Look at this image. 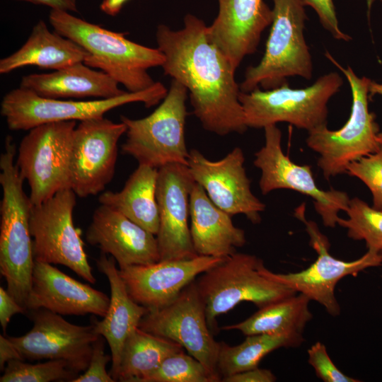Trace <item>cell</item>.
Wrapping results in <instances>:
<instances>
[{
  "mask_svg": "<svg viewBox=\"0 0 382 382\" xmlns=\"http://www.w3.org/2000/svg\"><path fill=\"white\" fill-rule=\"evenodd\" d=\"M325 56L345 76L352 97L351 113L343 127L330 130L324 125L308 132L307 146L319 154L318 166L329 180L347 173L350 163L377 151L381 145L375 115L369 109L371 79L358 76L349 66L343 67L329 52Z\"/></svg>",
  "mask_w": 382,
  "mask_h": 382,
  "instance_id": "5",
  "label": "cell"
},
{
  "mask_svg": "<svg viewBox=\"0 0 382 382\" xmlns=\"http://www.w3.org/2000/svg\"><path fill=\"white\" fill-rule=\"evenodd\" d=\"M311 300L297 293L260 308L246 320L221 328L237 330L245 335L275 334L302 335L313 315L309 310Z\"/></svg>",
  "mask_w": 382,
  "mask_h": 382,
  "instance_id": "28",
  "label": "cell"
},
{
  "mask_svg": "<svg viewBox=\"0 0 382 382\" xmlns=\"http://www.w3.org/2000/svg\"><path fill=\"white\" fill-rule=\"evenodd\" d=\"M346 173L366 185L372 195L373 207L382 210V146L377 151L350 163Z\"/></svg>",
  "mask_w": 382,
  "mask_h": 382,
  "instance_id": "34",
  "label": "cell"
},
{
  "mask_svg": "<svg viewBox=\"0 0 382 382\" xmlns=\"http://www.w3.org/2000/svg\"><path fill=\"white\" fill-rule=\"evenodd\" d=\"M33 326L19 337H8L24 360H64L75 371H84L93 345L100 337L94 324H72L45 308L31 311Z\"/></svg>",
  "mask_w": 382,
  "mask_h": 382,
  "instance_id": "16",
  "label": "cell"
},
{
  "mask_svg": "<svg viewBox=\"0 0 382 382\" xmlns=\"http://www.w3.org/2000/svg\"><path fill=\"white\" fill-rule=\"evenodd\" d=\"M195 183L190 195V233L198 255L226 258L246 243L245 232Z\"/></svg>",
  "mask_w": 382,
  "mask_h": 382,
  "instance_id": "24",
  "label": "cell"
},
{
  "mask_svg": "<svg viewBox=\"0 0 382 382\" xmlns=\"http://www.w3.org/2000/svg\"><path fill=\"white\" fill-rule=\"evenodd\" d=\"M167 93L165 86L158 81L138 92L128 91L111 98L76 101L44 98L19 86L4 96L1 114L11 130H30L50 122L102 117L110 110L130 103L141 102L149 108L158 104Z\"/></svg>",
  "mask_w": 382,
  "mask_h": 382,
  "instance_id": "9",
  "label": "cell"
},
{
  "mask_svg": "<svg viewBox=\"0 0 382 382\" xmlns=\"http://www.w3.org/2000/svg\"><path fill=\"white\" fill-rule=\"evenodd\" d=\"M129 0H103L100 5V9L107 15L115 16L117 15L124 5Z\"/></svg>",
  "mask_w": 382,
  "mask_h": 382,
  "instance_id": "42",
  "label": "cell"
},
{
  "mask_svg": "<svg viewBox=\"0 0 382 382\" xmlns=\"http://www.w3.org/2000/svg\"><path fill=\"white\" fill-rule=\"evenodd\" d=\"M382 3V0H379Z\"/></svg>",
  "mask_w": 382,
  "mask_h": 382,
  "instance_id": "45",
  "label": "cell"
},
{
  "mask_svg": "<svg viewBox=\"0 0 382 382\" xmlns=\"http://www.w3.org/2000/svg\"><path fill=\"white\" fill-rule=\"evenodd\" d=\"M379 255H380V256H381V257L382 259V250L379 252Z\"/></svg>",
  "mask_w": 382,
  "mask_h": 382,
  "instance_id": "44",
  "label": "cell"
},
{
  "mask_svg": "<svg viewBox=\"0 0 382 382\" xmlns=\"http://www.w3.org/2000/svg\"><path fill=\"white\" fill-rule=\"evenodd\" d=\"M24 1L35 4L45 5L52 9L61 10L64 11H77L76 0H17Z\"/></svg>",
  "mask_w": 382,
  "mask_h": 382,
  "instance_id": "41",
  "label": "cell"
},
{
  "mask_svg": "<svg viewBox=\"0 0 382 382\" xmlns=\"http://www.w3.org/2000/svg\"><path fill=\"white\" fill-rule=\"evenodd\" d=\"M142 382H215L206 367L184 350L166 357Z\"/></svg>",
  "mask_w": 382,
  "mask_h": 382,
  "instance_id": "33",
  "label": "cell"
},
{
  "mask_svg": "<svg viewBox=\"0 0 382 382\" xmlns=\"http://www.w3.org/2000/svg\"><path fill=\"white\" fill-rule=\"evenodd\" d=\"M262 265V260L255 255L236 252L196 279L207 324L214 335L219 331L216 317L241 302H251L260 308L297 294L265 275Z\"/></svg>",
  "mask_w": 382,
  "mask_h": 382,
  "instance_id": "6",
  "label": "cell"
},
{
  "mask_svg": "<svg viewBox=\"0 0 382 382\" xmlns=\"http://www.w3.org/2000/svg\"><path fill=\"white\" fill-rule=\"evenodd\" d=\"M25 310L3 287H0V324L5 332L12 316Z\"/></svg>",
  "mask_w": 382,
  "mask_h": 382,
  "instance_id": "38",
  "label": "cell"
},
{
  "mask_svg": "<svg viewBox=\"0 0 382 382\" xmlns=\"http://www.w3.org/2000/svg\"><path fill=\"white\" fill-rule=\"evenodd\" d=\"M126 125L104 117L80 121L73 138L70 188L79 197L96 195L112 180L118 141Z\"/></svg>",
  "mask_w": 382,
  "mask_h": 382,
  "instance_id": "15",
  "label": "cell"
},
{
  "mask_svg": "<svg viewBox=\"0 0 382 382\" xmlns=\"http://www.w3.org/2000/svg\"><path fill=\"white\" fill-rule=\"evenodd\" d=\"M16 146L10 137L0 156V272L7 291L27 311L35 259L30 231L33 204L23 190V181L15 163Z\"/></svg>",
  "mask_w": 382,
  "mask_h": 382,
  "instance_id": "3",
  "label": "cell"
},
{
  "mask_svg": "<svg viewBox=\"0 0 382 382\" xmlns=\"http://www.w3.org/2000/svg\"><path fill=\"white\" fill-rule=\"evenodd\" d=\"M118 83L102 71H96L84 62L45 74L23 76L20 87L49 98L94 97L105 99L117 97L126 91Z\"/></svg>",
  "mask_w": 382,
  "mask_h": 382,
  "instance_id": "25",
  "label": "cell"
},
{
  "mask_svg": "<svg viewBox=\"0 0 382 382\" xmlns=\"http://www.w3.org/2000/svg\"><path fill=\"white\" fill-rule=\"evenodd\" d=\"M195 183L187 165L169 163L158 169L156 197L159 228L156 238L160 260H187L198 256L187 222L190 195Z\"/></svg>",
  "mask_w": 382,
  "mask_h": 382,
  "instance_id": "18",
  "label": "cell"
},
{
  "mask_svg": "<svg viewBox=\"0 0 382 382\" xmlns=\"http://www.w3.org/2000/svg\"><path fill=\"white\" fill-rule=\"evenodd\" d=\"M86 239L112 256L119 268L160 260L156 236L105 205L94 210Z\"/></svg>",
  "mask_w": 382,
  "mask_h": 382,
  "instance_id": "21",
  "label": "cell"
},
{
  "mask_svg": "<svg viewBox=\"0 0 382 382\" xmlns=\"http://www.w3.org/2000/svg\"><path fill=\"white\" fill-rule=\"evenodd\" d=\"M305 6H311L317 13L322 26L337 40L349 41L351 36L340 28L333 0H302Z\"/></svg>",
  "mask_w": 382,
  "mask_h": 382,
  "instance_id": "37",
  "label": "cell"
},
{
  "mask_svg": "<svg viewBox=\"0 0 382 382\" xmlns=\"http://www.w3.org/2000/svg\"><path fill=\"white\" fill-rule=\"evenodd\" d=\"M87 51L73 40L57 32L50 31L42 20L33 27L24 45L0 61V73L8 74L25 66L61 69L78 62H84Z\"/></svg>",
  "mask_w": 382,
  "mask_h": 382,
  "instance_id": "26",
  "label": "cell"
},
{
  "mask_svg": "<svg viewBox=\"0 0 382 382\" xmlns=\"http://www.w3.org/2000/svg\"><path fill=\"white\" fill-rule=\"evenodd\" d=\"M304 341L303 335L256 334L247 335L235 346L220 344L217 371L223 378L258 367L269 353L281 347H296Z\"/></svg>",
  "mask_w": 382,
  "mask_h": 382,
  "instance_id": "30",
  "label": "cell"
},
{
  "mask_svg": "<svg viewBox=\"0 0 382 382\" xmlns=\"http://www.w3.org/2000/svg\"><path fill=\"white\" fill-rule=\"evenodd\" d=\"M345 212L348 218L339 217L337 224L347 228L349 238L364 241L369 251L379 253L382 250V210L354 197L349 199Z\"/></svg>",
  "mask_w": 382,
  "mask_h": 382,
  "instance_id": "31",
  "label": "cell"
},
{
  "mask_svg": "<svg viewBox=\"0 0 382 382\" xmlns=\"http://www.w3.org/2000/svg\"><path fill=\"white\" fill-rule=\"evenodd\" d=\"M342 84L340 75L332 71L303 88H291L286 83L270 90L257 87L248 93L241 91L239 100L245 124L248 127L264 129L287 122L307 132L327 125L328 103Z\"/></svg>",
  "mask_w": 382,
  "mask_h": 382,
  "instance_id": "7",
  "label": "cell"
},
{
  "mask_svg": "<svg viewBox=\"0 0 382 382\" xmlns=\"http://www.w3.org/2000/svg\"><path fill=\"white\" fill-rule=\"evenodd\" d=\"M102 335L94 342L91 359L87 369L72 382H114L106 366L112 361L111 355L105 353L104 340Z\"/></svg>",
  "mask_w": 382,
  "mask_h": 382,
  "instance_id": "36",
  "label": "cell"
},
{
  "mask_svg": "<svg viewBox=\"0 0 382 382\" xmlns=\"http://www.w3.org/2000/svg\"><path fill=\"white\" fill-rule=\"evenodd\" d=\"M49 21L54 30L69 38L88 53L84 63L106 73L129 92H138L155 81L147 72L162 66L165 56L157 48L127 39V33L109 30L77 18L67 11L52 9Z\"/></svg>",
  "mask_w": 382,
  "mask_h": 382,
  "instance_id": "2",
  "label": "cell"
},
{
  "mask_svg": "<svg viewBox=\"0 0 382 382\" xmlns=\"http://www.w3.org/2000/svg\"><path fill=\"white\" fill-rule=\"evenodd\" d=\"M309 364L316 375L325 382H359L342 372L331 360L324 344L316 342L308 349Z\"/></svg>",
  "mask_w": 382,
  "mask_h": 382,
  "instance_id": "35",
  "label": "cell"
},
{
  "mask_svg": "<svg viewBox=\"0 0 382 382\" xmlns=\"http://www.w3.org/2000/svg\"><path fill=\"white\" fill-rule=\"evenodd\" d=\"M226 258L198 255L192 259L159 260L119 268L132 299L150 310L170 303L196 277Z\"/></svg>",
  "mask_w": 382,
  "mask_h": 382,
  "instance_id": "19",
  "label": "cell"
},
{
  "mask_svg": "<svg viewBox=\"0 0 382 382\" xmlns=\"http://www.w3.org/2000/svg\"><path fill=\"white\" fill-rule=\"evenodd\" d=\"M157 177V168L139 164L120 191L103 192L99 195L98 202L156 236L159 228L156 197Z\"/></svg>",
  "mask_w": 382,
  "mask_h": 382,
  "instance_id": "27",
  "label": "cell"
},
{
  "mask_svg": "<svg viewBox=\"0 0 382 382\" xmlns=\"http://www.w3.org/2000/svg\"><path fill=\"white\" fill-rule=\"evenodd\" d=\"M217 1L219 11L208 33L236 70L257 50L262 32L272 22V8L264 0Z\"/></svg>",
  "mask_w": 382,
  "mask_h": 382,
  "instance_id": "20",
  "label": "cell"
},
{
  "mask_svg": "<svg viewBox=\"0 0 382 382\" xmlns=\"http://www.w3.org/2000/svg\"><path fill=\"white\" fill-rule=\"evenodd\" d=\"M112 256L108 257L101 253L96 260L98 270L108 279L110 298L108 311L100 320L93 323L97 332L107 341L112 357L110 375L117 381V373L124 344L128 336L139 327L149 309L134 301L129 294L127 286L116 267Z\"/></svg>",
  "mask_w": 382,
  "mask_h": 382,
  "instance_id": "23",
  "label": "cell"
},
{
  "mask_svg": "<svg viewBox=\"0 0 382 382\" xmlns=\"http://www.w3.org/2000/svg\"><path fill=\"white\" fill-rule=\"evenodd\" d=\"M265 144L255 154L253 164L261 170L259 186L262 195L279 189L292 190L313 199L316 211L326 227H335L338 213L346 211L350 198L342 191L320 189L311 167L300 166L285 155L282 148V132L276 125L267 126Z\"/></svg>",
  "mask_w": 382,
  "mask_h": 382,
  "instance_id": "14",
  "label": "cell"
},
{
  "mask_svg": "<svg viewBox=\"0 0 382 382\" xmlns=\"http://www.w3.org/2000/svg\"><path fill=\"white\" fill-rule=\"evenodd\" d=\"M244 161L243 152L239 147L216 161L192 149L187 166L195 183L204 188L216 206L231 216L244 214L251 222L257 224L265 205L251 191Z\"/></svg>",
  "mask_w": 382,
  "mask_h": 382,
  "instance_id": "17",
  "label": "cell"
},
{
  "mask_svg": "<svg viewBox=\"0 0 382 382\" xmlns=\"http://www.w3.org/2000/svg\"><path fill=\"white\" fill-rule=\"evenodd\" d=\"M13 359L24 360L18 350L8 337L0 335V369L4 371L6 364Z\"/></svg>",
  "mask_w": 382,
  "mask_h": 382,
  "instance_id": "40",
  "label": "cell"
},
{
  "mask_svg": "<svg viewBox=\"0 0 382 382\" xmlns=\"http://www.w3.org/2000/svg\"><path fill=\"white\" fill-rule=\"evenodd\" d=\"M25 360L9 361L0 377L1 382H72L79 374L64 360L30 364Z\"/></svg>",
  "mask_w": 382,
  "mask_h": 382,
  "instance_id": "32",
  "label": "cell"
},
{
  "mask_svg": "<svg viewBox=\"0 0 382 382\" xmlns=\"http://www.w3.org/2000/svg\"><path fill=\"white\" fill-rule=\"evenodd\" d=\"M187 89L173 79L162 103L149 115L131 119L121 115L127 127L122 152L139 164L158 169L169 163L187 166L189 151L185 138Z\"/></svg>",
  "mask_w": 382,
  "mask_h": 382,
  "instance_id": "8",
  "label": "cell"
},
{
  "mask_svg": "<svg viewBox=\"0 0 382 382\" xmlns=\"http://www.w3.org/2000/svg\"><path fill=\"white\" fill-rule=\"evenodd\" d=\"M76 121L35 127L22 139L16 164L37 205L59 191L70 188V163Z\"/></svg>",
  "mask_w": 382,
  "mask_h": 382,
  "instance_id": "10",
  "label": "cell"
},
{
  "mask_svg": "<svg viewBox=\"0 0 382 382\" xmlns=\"http://www.w3.org/2000/svg\"><path fill=\"white\" fill-rule=\"evenodd\" d=\"M76 197L71 188H66L42 203L33 205L29 224L33 256L36 261L66 266L95 284L81 231L73 221Z\"/></svg>",
  "mask_w": 382,
  "mask_h": 382,
  "instance_id": "11",
  "label": "cell"
},
{
  "mask_svg": "<svg viewBox=\"0 0 382 382\" xmlns=\"http://www.w3.org/2000/svg\"><path fill=\"white\" fill-rule=\"evenodd\" d=\"M183 23L177 30L163 24L157 27L164 74L187 89L193 112L206 130L220 136L243 133L248 127L236 70L209 37L202 20L188 13Z\"/></svg>",
  "mask_w": 382,
  "mask_h": 382,
  "instance_id": "1",
  "label": "cell"
},
{
  "mask_svg": "<svg viewBox=\"0 0 382 382\" xmlns=\"http://www.w3.org/2000/svg\"><path fill=\"white\" fill-rule=\"evenodd\" d=\"M303 206L295 210V216L306 225L310 244L318 254L317 259L306 269L297 272L274 273L264 265L261 272L269 278L306 296L311 301L318 302L330 316L337 317L341 312L335 294L338 282L348 275L356 276L369 267L381 265L382 259L379 253L369 250L359 259L349 262L332 256L328 238L313 221L306 220Z\"/></svg>",
  "mask_w": 382,
  "mask_h": 382,
  "instance_id": "13",
  "label": "cell"
},
{
  "mask_svg": "<svg viewBox=\"0 0 382 382\" xmlns=\"http://www.w3.org/2000/svg\"><path fill=\"white\" fill-rule=\"evenodd\" d=\"M277 378L269 369L258 367L238 373L221 379L223 382H274Z\"/></svg>",
  "mask_w": 382,
  "mask_h": 382,
  "instance_id": "39",
  "label": "cell"
},
{
  "mask_svg": "<svg viewBox=\"0 0 382 382\" xmlns=\"http://www.w3.org/2000/svg\"><path fill=\"white\" fill-rule=\"evenodd\" d=\"M273 19L265 51L256 66H249L241 83L243 92L260 86L265 90L280 87L287 78L310 80L313 65L303 30L308 20L302 0H272Z\"/></svg>",
  "mask_w": 382,
  "mask_h": 382,
  "instance_id": "4",
  "label": "cell"
},
{
  "mask_svg": "<svg viewBox=\"0 0 382 382\" xmlns=\"http://www.w3.org/2000/svg\"><path fill=\"white\" fill-rule=\"evenodd\" d=\"M369 93L371 96L374 95H380L382 96V83L371 80L369 86ZM378 139L382 146V132H378Z\"/></svg>",
  "mask_w": 382,
  "mask_h": 382,
  "instance_id": "43",
  "label": "cell"
},
{
  "mask_svg": "<svg viewBox=\"0 0 382 382\" xmlns=\"http://www.w3.org/2000/svg\"><path fill=\"white\" fill-rule=\"evenodd\" d=\"M139 328L178 343L206 367L215 382L221 381L217 371L221 342L208 326L196 279L166 306L149 311Z\"/></svg>",
  "mask_w": 382,
  "mask_h": 382,
  "instance_id": "12",
  "label": "cell"
},
{
  "mask_svg": "<svg viewBox=\"0 0 382 382\" xmlns=\"http://www.w3.org/2000/svg\"><path fill=\"white\" fill-rule=\"evenodd\" d=\"M110 298L52 264L35 260L27 311L45 308L60 315L93 314L104 317Z\"/></svg>",
  "mask_w": 382,
  "mask_h": 382,
  "instance_id": "22",
  "label": "cell"
},
{
  "mask_svg": "<svg viewBox=\"0 0 382 382\" xmlns=\"http://www.w3.org/2000/svg\"><path fill=\"white\" fill-rule=\"evenodd\" d=\"M181 350L184 348L178 343L138 327L124 344L117 381L142 382L166 357Z\"/></svg>",
  "mask_w": 382,
  "mask_h": 382,
  "instance_id": "29",
  "label": "cell"
}]
</instances>
